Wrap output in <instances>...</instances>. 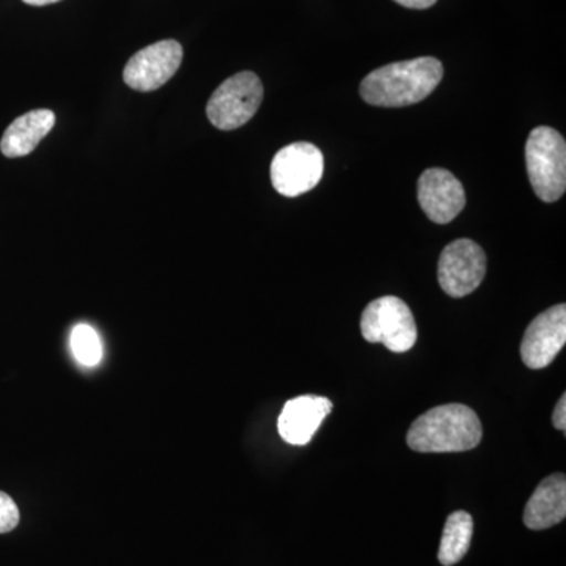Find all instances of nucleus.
Segmentation results:
<instances>
[{"mask_svg": "<svg viewBox=\"0 0 566 566\" xmlns=\"http://www.w3.org/2000/svg\"><path fill=\"white\" fill-rule=\"evenodd\" d=\"M444 76L434 57L395 62L371 71L360 84L364 102L378 107H405L423 102Z\"/></svg>", "mask_w": 566, "mask_h": 566, "instance_id": "nucleus-1", "label": "nucleus"}, {"mask_svg": "<svg viewBox=\"0 0 566 566\" xmlns=\"http://www.w3.org/2000/svg\"><path fill=\"white\" fill-rule=\"evenodd\" d=\"M479 416L464 405H442L430 409L409 428L406 442L420 453L465 452L482 441Z\"/></svg>", "mask_w": 566, "mask_h": 566, "instance_id": "nucleus-2", "label": "nucleus"}, {"mask_svg": "<svg viewBox=\"0 0 566 566\" xmlns=\"http://www.w3.org/2000/svg\"><path fill=\"white\" fill-rule=\"evenodd\" d=\"M526 166L532 189L539 200L557 202L566 191V144L560 133L538 126L528 134Z\"/></svg>", "mask_w": 566, "mask_h": 566, "instance_id": "nucleus-3", "label": "nucleus"}, {"mask_svg": "<svg viewBox=\"0 0 566 566\" xmlns=\"http://www.w3.org/2000/svg\"><path fill=\"white\" fill-rule=\"evenodd\" d=\"M263 102V84L252 71H241L223 81L207 104L208 120L222 132L245 125Z\"/></svg>", "mask_w": 566, "mask_h": 566, "instance_id": "nucleus-4", "label": "nucleus"}, {"mask_svg": "<svg viewBox=\"0 0 566 566\" xmlns=\"http://www.w3.org/2000/svg\"><path fill=\"white\" fill-rule=\"evenodd\" d=\"M360 331L370 344H382L392 353H406L416 345L417 324L411 308L400 297L371 301L360 319Z\"/></svg>", "mask_w": 566, "mask_h": 566, "instance_id": "nucleus-5", "label": "nucleus"}, {"mask_svg": "<svg viewBox=\"0 0 566 566\" xmlns=\"http://www.w3.org/2000/svg\"><path fill=\"white\" fill-rule=\"evenodd\" d=\"M324 156L311 142H296L275 153L271 163V182L283 197H300L322 181Z\"/></svg>", "mask_w": 566, "mask_h": 566, "instance_id": "nucleus-6", "label": "nucleus"}, {"mask_svg": "<svg viewBox=\"0 0 566 566\" xmlns=\"http://www.w3.org/2000/svg\"><path fill=\"white\" fill-rule=\"evenodd\" d=\"M486 274L485 251L472 240H457L441 253L439 285L452 297H464L479 289Z\"/></svg>", "mask_w": 566, "mask_h": 566, "instance_id": "nucleus-7", "label": "nucleus"}, {"mask_svg": "<svg viewBox=\"0 0 566 566\" xmlns=\"http://www.w3.org/2000/svg\"><path fill=\"white\" fill-rule=\"evenodd\" d=\"M182 62V48L178 41L163 40L133 55L123 70V81L137 92H155L167 84Z\"/></svg>", "mask_w": 566, "mask_h": 566, "instance_id": "nucleus-8", "label": "nucleus"}, {"mask_svg": "<svg viewBox=\"0 0 566 566\" xmlns=\"http://www.w3.org/2000/svg\"><path fill=\"white\" fill-rule=\"evenodd\" d=\"M566 342V305L558 304L536 316L524 334L521 359L539 370L556 359Z\"/></svg>", "mask_w": 566, "mask_h": 566, "instance_id": "nucleus-9", "label": "nucleus"}, {"mask_svg": "<svg viewBox=\"0 0 566 566\" xmlns=\"http://www.w3.org/2000/svg\"><path fill=\"white\" fill-rule=\"evenodd\" d=\"M424 214L434 223H449L464 210L465 192L460 180L446 169L424 170L417 185Z\"/></svg>", "mask_w": 566, "mask_h": 566, "instance_id": "nucleus-10", "label": "nucleus"}, {"mask_svg": "<svg viewBox=\"0 0 566 566\" xmlns=\"http://www.w3.org/2000/svg\"><path fill=\"white\" fill-rule=\"evenodd\" d=\"M333 408V401L319 395L293 398L286 401L279 416V434L289 444L307 446Z\"/></svg>", "mask_w": 566, "mask_h": 566, "instance_id": "nucleus-11", "label": "nucleus"}, {"mask_svg": "<svg viewBox=\"0 0 566 566\" xmlns=\"http://www.w3.org/2000/svg\"><path fill=\"white\" fill-rule=\"evenodd\" d=\"M566 516V479L564 474L546 476L528 499L524 524L531 531H545L560 524Z\"/></svg>", "mask_w": 566, "mask_h": 566, "instance_id": "nucleus-12", "label": "nucleus"}, {"mask_svg": "<svg viewBox=\"0 0 566 566\" xmlns=\"http://www.w3.org/2000/svg\"><path fill=\"white\" fill-rule=\"evenodd\" d=\"M55 125V114L50 109H35L11 123L0 140V151L7 158L31 155Z\"/></svg>", "mask_w": 566, "mask_h": 566, "instance_id": "nucleus-13", "label": "nucleus"}, {"mask_svg": "<svg viewBox=\"0 0 566 566\" xmlns=\"http://www.w3.org/2000/svg\"><path fill=\"white\" fill-rule=\"evenodd\" d=\"M472 535H474V520L463 510L453 512L447 517L444 532H442L441 546H439L438 558L444 566H453L463 560L471 547Z\"/></svg>", "mask_w": 566, "mask_h": 566, "instance_id": "nucleus-14", "label": "nucleus"}, {"mask_svg": "<svg viewBox=\"0 0 566 566\" xmlns=\"http://www.w3.org/2000/svg\"><path fill=\"white\" fill-rule=\"evenodd\" d=\"M71 349L74 357L85 367H95L102 363L103 345L99 335L88 324H77L71 333Z\"/></svg>", "mask_w": 566, "mask_h": 566, "instance_id": "nucleus-15", "label": "nucleus"}, {"mask_svg": "<svg viewBox=\"0 0 566 566\" xmlns=\"http://www.w3.org/2000/svg\"><path fill=\"white\" fill-rule=\"evenodd\" d=\"M20 524V509L9 494L0 491V534H9Z\"/></svg>", "mask_w": 566, "mask_h": 566, "instance_id": "nucleus-16", "label": "nucleus"}, {"mask_svg": "<svg viewBox=\"0 0 566 566\" xmlns=\"http://www.w3.org/2000/svg\"><path fill=\"white\" fill-rule=\"evenodd\" d=\"M554 427L557 428L558 431L566 430V395H562L560 400L557 401L556 409H554L553 416Z\"/></svg>", "mask_w": 566, "mask_h": 566, "instance_id": "nucleus-17", "label": "nucleus"}, {"mask_svg": "<svg viewBox=\"0 0 566 566\" xmlns=\"http://www.w3.org/2000/svg\"><path fill=\"white\" fill-rule=\"evenodd\" d=\"M395 2L400 3L406 9L424 10L433 7L438 0H395Z\"/></svg>", "mask_w": 566, "mask_h": 566, "instance_id": "nucleus-18", "label": "nucleus"}, {"mask_svg": "<svg viewBox=\"0 0 566 566\" xmlns=\"http://www.w3.org/2000/svg\"><path fill=\"white\" fill-rule=\"evenodd\" d=\"M22 2L28 3V6L32 7H44L51 6V3L61 2V0H22Z\"/></svg>", "mask_w": 566, "mask_h": 566, "instance_id": "nucleus-19", "label": "nucleus"}]
</instances>
